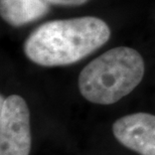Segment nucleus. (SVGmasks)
<instances>
[{"instance_id":"1","label":"nucleus","mask_w":155,"mask_h":155,"mask_svg":"<svg viewBox=\"0 0 155 155\" xmlns=\"http://www.w3.org/2000/svg\"><path fill=\"white\" fill-rule=\"evenodd\" d=\"M110 35V27L98 17L48 21L27 38L24 52L38 66H68L97 51L109 40Z\"/></svg>"},{"instance_id":"6","label":"nucleus","mask_w":155,"mask_h":155,"mask_svg":"<svg viewBox=\"0 0 155 155\" xmlns=\"http://www.w3.org/2000/svg\"><path fill=\"white\" fill-rule=\"evenodd\" d=\"M49 4L61 6H78L88 2L89 0H45Z\"/></svg>"},{"instance_id":"5","label":"nucleus","mask_w":155,"mask_h":155,"mask_svg":"<svg viewBox=\"0 0 155 155\" xmlns=\"http://www.w3.org/2000/svg\"><path fill=\"white\" fill-rule=\"evenodd\" d=\"M48 11L49 3L45 0H0L1 17L15 27L38 20Z\"/></svg>"},{"instance_id":"4","label":"nucleus","mask_w":155,"mask_h":155,"mask_svg":"<svg viewBox=\"0 0 155 155\" xmlns=\"http://www.w3.org/2000/svg\"><path fill=\"white\" fill-rule=\"evenodd\" d=\"M115 138L123 146L140 155H155V116L134 113L113 124Z\"/></svg>"},{"instance_id":"3","label":"nucleus","mask_w":155,"mask_h":155,"mask_svg":"<svg viewBox=\"0 0 155 155\" xmlns=\"http://www.w3.org/2000/svg\"><path fill=\"white\" fill-rule=\"evenodd\" d=\"M31 149L29 110L18 95L1 96L0 155H29Z\"/></svg>"},{"instance_id":"2","label":"nucleus","mask_w":155,"mask_h":155,"mask_svg":"<svg viewBox=\"0 0 155 155\" xmlns=\"http://www.w3.org/2000/svg\"><path fill=\"white\" fill-rule=\"evenodd\" d=\"M144 61L137 51L127 46L109 49L84 68L79 90L86 100L111 105L129 95L144 76Z\"/></svg>"}]
</instances>
